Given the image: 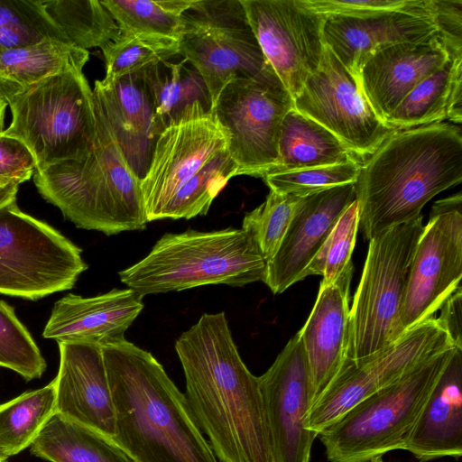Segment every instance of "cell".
Returning <instances> with one entry per match:
<instances>
[{"instance_id":"45","label":"cell","mask_w":462,"mask_h":462,"mask_svg":"<svg viewBox=\"0 0 462 462\" xmlns=\"http://www.w3.org/2000/svg\"><path fill=\"white\" fill-rule=\"evenodd\" d=\"M446 120L459 125L462 123V64L454 73L448 98Z\"/></svg>"},{"instance_id":"28","label":"cell","mask_w":462,"mask_h":462,"mask_svg":"<svg viewBox=\"0 0 462 462\" xmlns=\"http://www.w3.org/2000/svg\"><path fill=\"white\" fill-rule=\"evenodd\" d=\"M30 448L49 462H134L112 438L57 413Z\"/></svg>"},{"instance_id":"42","label":"cell","mask_w":462,"mask_h":462,"mask_svg":"<svg viewBox=\"0 0 462 462\" xmlns=\"http://www.w3.org/2000/svg\"><path fill=\"white\" fill-rule=\"evenodd\" d=\"M36 162L26 144L16 137L0 134V181L22 184L34 174Z\"/></svg>"},{"instance_id":"2","label":"cell","mask_w":462,"mask_h":462,"mask_svg":"<svg viewBox=\"0 0 462 462\" xmlns=\"http://www.w3.org/2000/svg\"><path fill=\"white\" fill-rule=\"evenodd\" d=\"M116 412L113 439L134 462H218L185 395L148 351L101 345Z\"/></svg>"},{"instance_id":"25","label":"cell","mask_w":462,"mask_h":462,"mask_svg":"<svg viewBox=\"0 0 462 462\" xmlns=\"http://www.w3.org/2000/svg\"><path fill=\"white\" fill-rule=\"evenodd\" d=\"M420 462L462 456V349L456 348L408 437Z\"/></svg>"},{"instance_id":"12","label":"cell","mask_w":462,"mask_h":462,"mask_svg":"<svg viewBox=\"0 0 462 462\" xmlns=\"http://www.w3.org/2000/svg\"><path fill=\"white\" fill-rule=\"evenodd\" d=\"M451 347H456L451 337L434 317L408 330L384 350L357 363L346 362L312 404L305 428L318 437L357 402Z\"/></svg>"},{"instance_id":"22","label":"cell","mask_w":462,"mask_h":462,"mask_svg":"<svg viewBox=\"0 0 462 462\" xmlns=\"http://www.w3.org/2000/svg\"><path fill=\"white\" fill-rule=\"evenodd\" d=\"M322 35L325 45L356 80L360 68L375 51L439 37L433 17L405 11L362 17L325 16Z\"/></svg>"},{"instance_id":"13","label":"cell","mask_w":462,"mask_h":462,"mask_svg":"<svg viewBox=\"0 0 462 462\" xmlns=\"http://www.w3.org/2000/svg\"><path fill=\"white\" fill-rule=\"evenodd\" d=\"M462 278V196L438 200L418 240L402 308L406 331L434 318L460 287Z\"/></svg>"},{"instance_id":"27","label":"cell","mask_w":462,"mask_h":462,"mask_svg":"<svg viewBox=\"0 0 462 462\" xmlns=\"http://www.w3.org/2000/svg\"><path fill=\"white\" fill-rule=\"evenodd\" d=\"M88 51L45 40L0 52V97L7 103L42 79L72 67H84Z\"/></svg>"},{"instance_id":"33","label":"cell","mask_w":462,"mask_h":462,"mask_svg":"<svg viewBox=\"0 0 462 462\" xmlns=\"http://www.w3.org/2000/svg\"><path fill=\"white\" fill-rule=\"evenodd\" d=\"M193 0H101L120 32L179 40L181 17Z\"/></svg>"},{"instance_id":"47","label":"cell","mask_w":462,"mask_h":462,"mask_svg":"<svg viewBox=\"0 0 462 462\" xmlns=\"http://www.w3.org/2000/svg\"><path fill=\"white\" fill-rule=\"evenodd\" d=\"M7 106V103L0 97V134L5 131V116Z\"/></svg>"},{"instance_id":"1","label":"cell","mask_w":462,"mask_h":462,"mask_svg":"<svg viewBox=\"0 0 462 462\" xmlns=\"http://www.w3.org/2000/svg\"><path fill=\"white\" fill-rule=\"evenodd\" d=\"M196 422L221 462H274L259 377L243 362L224 311L204 313L175 342Z\"/></svg>"},{"instance_id":"46","label":"cell","mask_w":462,"mask_h":462,"mask_svg":"<svg viewBox=\"0 0 462 462\" xmlns=\"http://www.w3.org/2000/svg\"><path fill=\"white\" fill-rule=\"evenodd\" d=\"M19 184L0 181V208L16 201Z\"/></svg>"},{"instance_id":"11","label":"cell","mask_w":462,"mask_h":462,"mask_svg":"<svg viewBox=\"0 0 462 462\" xmlns=\"http://www.w3.org/2000/svg\"><path fill=\"white\" fill-rule=\"evenodd\" d=\"M293 100L276 75L236 78L219 94L212 113L229 135L237 175L263 178L278 163L282 120Z\"/></svg>"},{"instance_id":"40","label":"cell","mask_w":462,"mask_h":462,"mask_svg":"<svg viewBox=\"0 0 462 462\" xmlns=\"http://www.w3.org/2000/svg\"><path fill=\"white\" fill-rule=\"evenodd\" d=\"M361 162H351L271 173L263 179L270 190L304 198L322 190L356 183Z\"/></svg>"},{"instance_id":"26","label":"cell","mask_w":462,"mask_h":462,"mask_svg":"<svg viewBox=\"0 0 462 462\" xmlns=\"http://www.w3.org/2000/svg\"><path fill=\"white\" fill-rule=\"evenodd\" d=\"M179 56V55H178ZM174 57L146 69L153 97V131L212 111V101L202 77L184 58Z\"/></svg>"},{"instance_id":"18","label":"cell","mask_w":462,"mask_h":462,"mask_svg":"<svg viewBox=\"0 0 462 462\" xmlns=\"http://www.w3.org/2000/svg\"><path fill=\"white\" fill-rule=\"evenodd\" d=\"M146 69L116 79L96 80L92 90L97 122L113 135L140 180L147 172L157 139Z\"/></svg>"},{"instance_id":"36","label":"cell","mask_w":462,"mask_h":462,"mask_svg":"<svg viewBox=\"0 0 462 462\" xmlns=\"http://www.w3.org/2000/svg\"><path fill=\"white\" fill-rule=\"evenodd\" d=\"M107 79L144 69L179 55V40L153 35L119 32L102 49Z\"/></svg>"},{"instance_id":"34","label":"cell","mask_w":462,"mask_h":462,"mask_svg":"<svg viewBox=\"0 0 462 462\" xmlns=\"http://www.w3.org/2000/svg\"><path fill=\"white\" fill-rule=\"evenodd\" d=\"M238 167L228 149L207 162L173 195L161 213L160 219H189L206 215L219 192Z\"/></svg>"},{"instance_id":"24","label":"cell","mask_w":462,"mask_h":462,"mask_svg":"<svg viewBox=\"0 0 462 462\" xmlns=\"http://www.w3.org/2000/svg\"><path fill=\"white\" fill-rule=\"evenodd\" d=\"M352 276L353 268L334 283L320 284L312 310L299 331L310 373L314 402L347 359Z\"/></svg>"},{"instance_id":"5","label":"cell","mask_w":462,"mask_h":462,"mask_svg":"<svg viewBox=\"0 0 462 462\" xmlns=\"http://www.w3.org/2000/svg\"><path fill=\"white\" fill-rule=\"evenodd\" d=\"M267 262L242 228L167 233L139 262L118 273L144 297L205 285L245 286L264 282Z\"/></svg>"},{"instance_id":"31","label":"cell","mask_w":462,"mask_h":462,"mask_svg":"<svg viewBox=\"0 0 462 462\" xmlns=\"http://www.w3.org/2000/svg\"><path fill=\"white\" fill-rule=\"evenodd\" d=\"M43 8L77 48L102 49L119 34V28L99 0H42Z\"/></svg>"},{"instance_id":"15","label":"cell","mask_w":462,"mask_h":462,"mask_svg":"<svg viewBox=\"0 0 462 462\" xmlns=\"http://www.w3.org/2000/svg\"><path fill=\"white\" fill-rule=\"evenodd\" d=\"M241 3L268 65L293 100L321 63L325 16L298 0Z\"/></svg>"},{"instance_id":"4","label":"cell","mask_w":462,"mask_h":462,"mask_svg":"<svg viewBox=\"0 0 462 462\" xmlns=\"http://www.w3.org/2000/svg\"><path fill=\"white\" fill-rule=\"evenodd\" d=\"M97 141L82 160L35 171L40 195L78 228L106 236L144 229L146 210L139 178L109 131L97 122Z\"/></svg>"},{"instance_id":"8","label":"cell","mask_w":462,"mask_h":462,"mask_svg":"<svg viewBox=\"0 0 462 462\" xmlns=\"http://www.w3.org/2000/svg\"><path fill=\"white\" fill-rule=\"evenodd\" d=\"M422 215L369 239L363 273L349 311L348 363H357L394 344L407 331L402 323L408 273L423 231Z\"/></svg>"},{"instance_id":"19","label":"cell","mask_w":462,"mask_h":462,"mask_svg":"<svg viewBox=\"0 0 462 462\" xmlns=\"http://www.w3.org/2000/svg\"><path fill=\"white\" fill-rule=\"evenodd\" d=\"M356 183L336 186L303 198L267 263L264 283L274 294L305 279L310 263L323 246L343 212L356 200Z\"/></svg>"},{"instance_id":"17","label":"cell","mask_w":462,"mask_h":462,"mask_svg":"<svg viewBox=\"0 0 462 462\" xmlns=\"http://www.w3.org/2000/svg\"><path fill=\"white\" fill-rule=\"evenodd\" d=\"M271 430L274 462H310L317 436L305 428L314 402L310 373L297 332L259 376Z\"/></svg>"},{"instance_id":"32","label":"cell","mask_w":462,"mask_h":462,"mask_svg":"<svg viewBox=\"0 0 462 462\" xmlns=\"http://www.w3.org/2000/svg\"><path fill=\"white\" fill-rule=\"evenodd\" d=\"M460 64L462 57L452 58L421 80L392 112L386 123L399 131L446 120L450 87Z\"/></svg>"},{"instance_id":"6","label":"cell","mask_w":462,"mask_h":462,"mask_svg":"<svg viewBox=\"0 0 462 462\" xmlns=\"http://www.w3.org/2000/svg\"><path fill=\"white\" fill-rule=\"evenodd\" d=\"M81 66L50 76L7 101L10 125L3 133L23 142L35 171L87 157L97 141L93 91Z\"/></svg>"},{"instance_id":"10","label":"cell","mask_w":462,"mask_h":462,"mask_svg":"<svg viewBox=\"0 0 462 462\" xmlns=\"http://www.w3.org/2000/svg\"><path fill=\"white\" fill-rule=\"evenodd\" d=\"M88 269L82 250L16 201L0 208V293L37 300L70 290Z\"/></svg>"},{"instance_id":"41","label":"cell","mask_w":462,"mask_h":462,"mask_svg":"<svg viewBox=\"0 0 462 462\" xmlns=\"http://www.w3.org/2000/svg\"><path fill=\"white\" fill-rule=\"evenodd\" d=\"M324 16L362 17L393 12H411L433 17L432 0H298Z\"/></svg>"},{"instance_id":"20","label":"cell","mask_w":462,"mask_h":462,"mask_svg":"<svg viewBox=\"0 0 462 462\" xmlns=\"http://www.w3.org/2000/svg\"><path fill=\"white\" fill-rule=\"evenodd\" d=\"M58 345L56 413L113 439L116 412L101 346L71 341Z\"/></svg>"},{"instance_id":"29","label":"cell","mask_w":462,"mask_h":462,"mask_svg":"<svg viewBox=\"0 0 462 462\" xmlns=\"http://www.w3.org/2000/svg\"><path fill=\"white\" fill-rule=\"evenodd\" d=\"M278 155L276 167L267 174L356 160L332 133L294 108L282 120Z\"/></svg>"},{"instance_id":"39","label":"cell","mask_w":462,"mask_h":462,"mask_svg":"<svg viewBox=\"0 0 462 462\" xmlns=\"http://www.w3.org/2000/svg\"><path fill=\"white\" fill-rule=\"evenodd\" d=\"M358 229L359 211L356 199L343 212L328 238L310 263L304 278L322 275L320 284L329 285L353 268L351 257Z\"/></svg>"},{"instance_id":"30","label":"cell","mask_w":462,"mask_h":462,"mask_svg":"<svg viewBox=\"0 0 462 462\" xmlns=\"http://www.w3.org/2000/svg\"><path fill=\"white\" fill-rule=\"evenodd\" d=\"M55 382L23 393L0 404V456L7 459L19 454L40 434L56 413Z\"/></svg>"},{"instance_id":"14","label":"cell","mask_w":462,"mask_h":462,"mask_svg":"<svg viewBox=\"0 0 462 462\" xmlns=\"http://www.w3.org/2000/svg\"><path fill=\"white\" fill-rule=\"evenodd\" d=\"M293 108L332 133L361 163L397 131L375 114L356 79L326 45Z\"/></svg>"},{"instance_id":"23","label":"cell","mask_w":462,"mask_h":462,"mask_svg":"<svg viewBox=\"0 0 462 462\" xmlns=\"http://www.w3.org/2000/svg\"><path fill=\"white\" fill-rule=\"evenodd\" d=\"M143 297L130 288L83 297L69 293L57 300L42 337L59 342H92L101 345L125 338L141 314Z\"/></svg>"},{"instance_id":"7","label":"cell","mask_w":462,"mask_h":462,"mask_svg":"<svg viewBox=\"0 0 462 462\" xmlns=\"http://www.w3.org/2000/svg\"><path fill=\"white\" fill-rule=\"evenodd\" d=\"M457 347L445 349L360 401L319 437L329 462H370L405 449L410 432Z\"/></svg>"},{"instance_id":"21","label":"cell","mask_w":462,"mask_h":462,"mask_svg":"<svg viewBox=\"0 0 462 462\" xmlns=\"http://www.w3.org/2000/svg\"><path fill=\"white\" fill-rule=\"evenodd\" d=\"M452 58L440 37L429 42L392 44L366 59L356 82L373 110L386 123L392 112L421 80Z\"/></svg>"},{"instance_id":"3","label":"cell","mask_w":462,"mask_h":462,"mask_svg":"<svg viewBox=\"0 0 462 462\" xmlns=\"http://www.w3.org/2000/svg\"><path fill=\"white\" fill-rule=\"evenodd\" d=\"M461 180L460 125L396 131L361 163L355 186L364 236L416 219L426 203Z\"/></svg>"},{"instance_id":"37","label":"cell","mask_w":462,"mask_h":462,"mask_svg":"<svg viewBox=\"0 0 462 462\" xmlns=\"http://www.w3.org/2000/svg\"><path fill=\"white\" fill-rule=\"evenodd\" d=\"M0 367L10 369L25 381L39 379L46 361L14 309L0 300Z\"/></svg>"},{"instance_id":"16","label":"cell","mask_w":462,"mask_h":462,"mask_svg":"<svg viewBox=\"0 0 462 462\" xmlns=\"http://www.w3.org/2000/svg\"><path fill=\"white\" fill-rule=\"evenodd\" d=\"M229 135L211 112L180 119L156 139L140 181L148 222L159 220L176 191L207 162L228 149Z\"/></svg>"},{"instance_id":"44","label":"cell","mask_w":462,"mask_h":462,"mask_svg":"<svg viewBox=\"0 0 462 462\" xmlns=\"http://www.w3.org/2000/svg\"><path fill=\"white\" fill-rule=\"evenodd\" d=\"M456 347L462 349V289L461 286L445 301L437 318Z\"/></svg>"},{"instance_id":"38","label":"cell","mask_w":462,"mask_h":462,"mask_svg":"<svg viewBox=\"0 0 462 462\" xmlns=\"http://www.w3.org/2000/svg\"><path fill=\"white\" fill-rule=\"evenodd\" d=\"M302 199L270 190L261 205L245 215L241 228L253 237L267 263L278 251Z\"/></svg>"},{"instance_id":"48","label":"cell","mask_w":462,"mask_h":462,"mask_svg":"<svg viewBox=\"0 0 462 462\" xmlns=\"http://www.w3.org/2000/svg\"><path fill=\"white\" fill-rule=\"evenodd\" d=\"M370 462H383V458H382V457H377V458H375V459H373V460H372V461H370Z\"/></svg>"},{"instance_id":"35","label":"cell","mask_w":462,"mask_h":462,"mask_svg":"<svg viewBox=\"0 0 462 462\" xmlns=\"http://www.w3.org/2000/svg\"><path fill=\"white\" fill-rule=\"evenodd\" d=\"M45 40L70 44L42 0H0V52Z\"/></svg>"},{"instance_id":"43","label":"cell","mask_w":462,"mask_h":462,"mask_svg":"<svg viewBox=\"0 0 462 462\" xmlns=\"http://www.w3.org/2000/svg\"><path fill=\"white\" fill-rule=\"evenodd\" d=\"M439 37L453 58L462 57V0H432Z\"/></svg>"},{"instance_id":"9","label":"cell","mask_w":462,"mask_h":462,"mask_svg":"<svg viewBox=\"0 0 462 462\" xmlns=\"http://www.w3.org/2000/svg\"><path fill=\"white\" fill-rule=\"evenodd\" d=\"M179 55L199 71L213 106L236 78L275 75L241 0H193L181 17Z\"/></svg>"},{"instance_id":"49","label":"cell","mask_w":462,"mask_h":462,"mask_svg":"<svg viewBox=\"0 0 462 462\" xmlns=\"http://www.w3.org/2000/svg\"><path fill=\"white\" fill-rule=\"evenodd\" d=\"M0 462H7V459L0 456Z\"/></svg>"}]
</instances>
